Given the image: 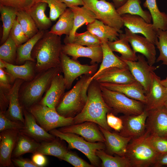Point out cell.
Masks as SVG:
<instances>
[{
  "instance_id": "6da1fadb",
  "label": "cell",
  "mask_w": 167,
  "mask_h": 167,
  "mask_svg": "<svg viewBox=\"0 0 167 167\" xmlns=\"http://www.w3.org/2000/svg\"><path fill=\"white\" fill-rule=\"evenodd\" d=\"M87 96V100L83 109L73 118L74 124L91 121L110 131L111 128L107 123L106 115L111 112V110L103 99L99 83L94 79L89 86Z\"/></svg>"
},
{
  "instance_id": "7a4b0ae2",
  "label": "cell",
  "mask_w": 167,
  "mask_h": 167,
  "mask_svg": "<svg viewBox=\"0 0 167 167\" xmlns=\"http://www.w3.org/2000/svg\"><path fill=\"white\" fill-rule=\"evenodd\" d=\"M62 45L61 36L45 31L31 53L32 57L35 61L36 73L60 67Z\"/></svg>"
},
{
  "instance_id": "3957f363",
  "label": "cell",
  "mask_w": 167,
  "mask_h": 167,
  "mask_svg": "<svg viewBox=\"0 0 167 167\" xmlns=\"http://www.w3.org/2000/svg\"><path fill=\"white\" fill-rule=\"evenodd\" d=\"M61 72L60 67L51 68L38 73L31 81L23 83L19 92V102L23 109H27L38 103L49 88L53 78Z\"/></svg>"
},
{
  "instance_id": "277c9868",
  "label": "cell",
  "mask_w": 167,
  "mask_h": 167,
  "mask_svg": "<svg viewBox=\"0 0 167 167\" xmlns=\"http://www.w3.org/2000/svg\"><path fill=\"white\" fill-rule=\"evenodd\" d=\"M91 76L85 75L71 89L64 93L56 109L60 115L73 118L81 111L87 100L88 90L92 80Z\"/></svg>"
},
{
  "instance_id": "5b68a950",
  "label": "cell",
  "mask_w": 167,
  "mask_h": 167,
  "mask_svg": "<svg viewBox=\"0 0 167 167\" xmlns=\"http://www.w3.org/2000/svg\"><path fill=\"white\" fill-rule=\"evenodd\" d=\"M146 131L142 136L132 139L128 144L125 156L131 167H148L153 165L158 154L148 142Z\"/></svg>"
},
{
  "instance_id": "8992f818",
  "label": "cell",
  "mask_w": 167,
  "mask_h": 167,
  "mask_svg": "<svg viewBox=\"0 0 167 167\" xmlns=\"http://www.w3.org/2000/svg\"><path fill=\"white\" fill-rule=\"evenodd\" d=\"M100 87L103 99L114 115L122 113L124 115H137L145 110V104L142 102L119 92L109 90L101 85Z\"/></svg>"
},
{
  "instance_id": "52a82bcc",
  "label": "cell",
  "mask_w": 167,
  "mask_h": 167,
  "mask_svg": "<svg viewBox=\"0 0 167 167\" xmlns=\"http://www.w3.org/2000/svg\"><path fill=\"white\" fill-rule=\"evenodd\" d=\"M49 132L62 140L66 142L68 144V149H75L81 152L87 156L94 167L100 166V158L96 155V152L98 150H105V146L104 143L90 142L77 134L63 132L56 128Z\"/></svg>"
},
{
  "instance_id": "ba28073f",
  "label": "cell",
  "mask_w": 167,
  "mask_h": 167,
  "mask_svg": "<svg viewBox=\"0 0 167 167\" xmlns=\"http://www.w3.org/2000/svg\"><path fill=\"white\" fill-rule=\"evenodd\" d=\"M27 110L33 115L37 123L47 132L58 127L74 124L73 118L64 117L56 109L39 103Z\"/></svg>"
},
{
  "instance_id": "9c48e42d",
  "label": "cell",
  "mask_w": 167,
  "mask_h": 167,
  "mask_svg": "<svg viewBox=\"0 0 167 167\" xmlns=\"http://www.w3.org/2000/svg\"><path fill=\"white\" fill-rule=\"evenodd\" d=\"M83 6L92 11L97 19L118 30L124 26L121 15L113 2L106 0H82Z\"/></svg>"
},
{
  "instance_id": "30bf717a",
  "label": "cell",
  "mask_w": 167,
  "mask_h": 167,
  "mask_svg": "<svg viewBox=\"0 0 167 167\" xmlns=\"http://www.w3.org/2000/svg\"><path fill=\"white\" fill-rule=\"evenodd\" d=\"M60 67L64 74L66 88L70 89L75 79L83 74L93 75L97 71L98 64L89 65L81 64L77 60L71 59L62 51L60 55Z\"/></svg>"
},
{
  "instance_id": "8fae6325",
  "label": "cell",
  "mask_w": 167,
  "mask_h": 167,
  "mask_svg": "<svg viewBox=\"0 0 167 167\" xmlns=\"http://www.w3.org/2000/svg\"><path fill=\"white\" fill-rule=\"evenodd\" d=\"M122 60L127 64L135 80L143 86L146 94L149 91L152 75L156 67L150 65L142 54L137 55L136 61Z\"/></svg>"
},
{
  "instance_id": "7c38bea8",
  "label": "cell",
  "mask_w": 167,
  "mask_h": 167,
  "mask_svg": "<svg viewBox=\"0 0 167 167\" xmlns=\"http://www.w3.org/2000/svg\"><path fill=\"white\" fill-rule=\"evenodd\" d=\"M148 116V111L145 109L139 115H124L120 117L122 121L123 127L118 134L132 139L142 136L146 131Z\"/></svg>"
},
{
  "instance_id": "4fadbf2b",
  "label": "cell",
  "mask_w": 167,
  "mask_h": 167,
  "mask_svg": "<svg viewBox=\"0 0 167 167\" xmlns=\"http://www.w3.org/2000/svg\"><path fill=\"white\" fill-rule=\"evenodd\" d=\"M62 51L70 56L72 59L77 60L79 57H86L91 59L90 64L93 65L102 62L103 51L101 45L84 47L73 43H66L62 45Z\"/></svg>"
},
{
  "instance_id": "5bb4252c",
  "label": "cell",
  "mask_w": 167,
  "mask_h": 167,
  "mask_svg": "<svg viewBox=\"0 0 167 167\" xmlns=\"http://www.w3.org/2000/svg\"><path fill=\"white\" fill-rule=\"evenodd\" d=\"M124 26L135 34H141L155 45L158 38L152 24L146 22L139 16L129 14L121 15Z\"/></svg>"
},
{
  "instance_id": "9a60e30c",
  "label": "cell",
  "mask_w": 167,
  "mask_h": 167,
  "mask_svg": "<svg viewBox=\"0 0 167 167\" xmlns=\"http://www.w3.org/2000/svg\"><path fill=\"white\" fill-rule=\"evenodd\" d=\"M146 131L149 134L167 137V108L164 105L148 111Z\"/></svg>"
},
{
  "instance_id": "2e32d148",
  "label": "cell",
  "mask_w": 167,
  "mask_h": 167,
  "mask_svg": "<svg viewBox=\"0 0 167 167\" xmlns=\"http://www.w3.org/2000/svg\"><path fill=\"white\" fill-rule=\"evenodd\" d=\"M125 35L134 52L145 56L148 64L153 66L156 61V51L155 45L145 37L140 36L125 29Z\"/></svg>"
},
{
  "instance_id": "e0dca14e",
  "label": "cell",
  "mask_w": 167,
  "mask_h": 167,
  "mask_svg": "<svg viewBox=\"0 0 167 167\" xmlns=\"http://www.w3.org/2000/svg\"><path fill=\"white\" fill-rule=\"evenodd\" d=\"M63 132H69L79 135L86 141L91 142L104 143L105 137L96 123L91 121L61 127L58 129Z\"/></svg>"
},
{
  "instance_id": "ac0fdd59",
  "label": "cell",
  "mask_w": 167,
  "mask_h": 167,
  "mask_svg": "<svg viewBox=\"0 0 167 167\" xmlns=\"http://www.w3.org/2000/svg\"><path fill=\"white\" fill-rule=\"evenodd\" d=\"M19 131L15 130H4L0 134V167L13 166L12 155L16 146Z\"/></svg>"
},
{
  "instance_id": "d6986e66",
  "label": "cell",
  "mask_w": 167,
  "mask_h": 167,
  "mask_svg": "<svg viewBox=\"0 0 167 167\" xmlns=\"http://www.w3.org/2000/svg\"><path fill=\"white\" fill-rule=\"evenodd\" d=\"M161 80L154 72L149 91L146 94L145 109L147 111L164 105L167 100V89L162 84Z\"/></svg>"
},
{
  "instance_id": "ffe728a7",
  "label": "cell",
  "mask_w": 167,
  "mask_h": 167,
  "mask_svg": "<svg viewBox=\"0 0 167 167\" xmlns=\"http://www.w3.org/2000/svg\"><path fill=\"white\" fill-rule=\"evenodd\" d=\"M23 110L24 118V126L20 132L40 143L51 141L56 138L40 126L33 115L28 110Z\"/></svg>"
},
{
  "instance_id": "44dd1931",
  "label": "cell",
  "mask_w": 167,
  "mask_h": 167,
  "mask_svg": "<svg viewBox=\"0 0 167 167\" xmlns=\"http://www.w3.org/2000/svg\"><path fill=\"white\" fill-rule=\"evenodd\" d=\"M66 89L65 80L61 73L53 78L50 86L39 103L54 109L59 103Z\"/></svg>"
},
{
  "instance_id": "7402d4cb",
  "label": "cell",
  "mask_w": 167,
  "mask_h": 167,
  "mask_svg": "<svg viewBox=\"0 0 167 167\" xmlns=\"http://www.w3.org/2000/svg\"><path fill=\"white\" fill-rule=\"evenodd\" d=\"M93 79L99 83H109L117 84H129L136 81L128 67H113L106 69Z\"/></svg>"
},
{
  "instance_id": "603a6c76",
  "label": "cell",
  "mask_w": 167,
  "mask_h": 167,
  "mask_svg": "<svg viewBox=\"0 0 167 167\" xmlns=\"http://www.w3.org/2000/svg\"><path fill=\"white\" fill-rule=\"evenodd\" d=\"M24 81L21 79H17L7 93L9 100L8 108L4 112L8 118L14 121H19L24 123L23 110L20 105L19 92Z\"/></svg>"
},
{
  "instance_id": "cb8c5ba5",
  "label": "cell",
  "mask_w": 167,
  "mask_h": 167,
  "mask_svg": "<svg viewBox=\"0 0 167 167\" xmlns=\"http://www.w3.org/2000/svg\"><path fill=\"white\" fill-rule=\"evenodd\" d=\"M99 127L105 137L104 143L108 154L125 156L127 145L132 139L111 132L99 126Z\"/></svg>"
},
{
  "instance_id": "d4e9b609",
  "label": "cell",
  "mask_w": 167,
  "mask_h": 167,
  "mask_svg": "<svg viewBox=\"0 0 167 167\" xmlns=\"http://www.w3.org/2000/svg\"><path fill=\"white\" fill-rule=\"evenodd\" d=\"M4 62L5 67L4 69L9 76L11 83H14L18 79L28 82L32 80L36 75L35 62L27 61L20 65Z\"/></svg>"
},
{
  "instance_id": "484cf974",
  "label": "cell",
  "mask_w": 167,
  "mask_h": 167,
  "mask_svg": "<svg viewBox=\"0 0 167 167\" xmlns=\"http://www.w3.org/2000/svg\"><path fill=\"white\" fill-rule=\"evenodd\" d=\"M99 84L109 90L119 92L131 98L140 101L144 104L146 103V99L144 90L142 85L136 81L124 84L109 83Z\"/></svg>"
},
{
  "instance_id": "4316f807",
  "label": "cell",
  "mask_w": 167,
  "mask_h": 167,
  "mask_svg": "<svg viewBox=\"0 0 167 167\" xmlns=\"http://www.w3.org/2000/svg\"><path fill=\"white\" fill-rule=\"evenodd\" d=\"M70 8L74 14L73 27L69 35L66 36L64 40L65 44L73 42L75 34L79 28L84 24H87L97 19L94 13L84 6L81 7L75 6Z\"/></svg>"
},
{
  "instance_id": "83f0119b",
  "label": "cell",
  "mask_w": 167,
  "mask_h": 167,
  "mask_svg": "<svg viewBox=\"0 0 167 167\" xmlns=\"http://www.w3.org/2000/svg\"><path fill=\"white\" fill-rule=\"evenodd\" d=\"M87 29L96 36L101 41H113L118 38L122 31L118 30L96 19L87 24Z\"/></svg>"
},
{
  "instance_id": "f1b7e54d",
  "label": "cell",
  "mask_w": 167,
  "mask_h": 167,
  "mask_svg": "<svg viewBox=\"0 0 167 167\" xmlns=\"http://www.w3.org/2000/svg\"><path fill=\"white\" fill-rule=\"evenodd\" d=\"M101 46L103 51V59L98 70L92 76L93 79L104 70L111 67L121 68L128 67L126 63L119 57L115 55L109 47L106 42L102 41Z\"/></svg>"
},
{
  "instance_id": "f546056e",
  "label": "cell",
  "mask_w": 167,
  "mask_h": 167,
  "mask_svg": "<svg viewBox=\"0 0 167 167\" xmlns=\"http://www.w3.org/2000/svg\"><path fill=\"white\" fill-rule=\"evenodd\" d=\"M107 44L113 52H116L121 54L120 58L122 60L130 61L137 60V55L129 44L125 34L120 33L119 38L113 41H107Z\"/></svg>"
},
{
  "instance_id": "4dcf8cb0",
  "label": "cell",
  "mask_w": 167,
  "mask_h": 167,
  "mask_svg": "<svg viewBox=\"0 0 167 167\" xmlns=\"http://www.w3.org/2000/svg\"><path fill=\"white\" fill-rule=\"evenodd\" d=\"M45 31L39 30L33 36L24 44L17 46L15 63L17 65L23 64L27 61L35 62L31 56L32 51L37 42L42 37Z\"/></svg>"
},
{
  "instance_id": "1f68e13d",
  "label": "cell",
  "mask_w": 167,
  "mask_h": 167,
  "mask_svg": "<svg viewBox=\"0 0 167 167\" xmlns=\"http://www.w3.org/2000/svg\"><path fill=\"white\" fill-rule=\"evenodd\" d=\"M74 20L72 11L70 8H67L49 32L60 36L64 34L68 36L73 29Z\"/></svg>"
},
{
  "instance_id": "d6a6232c",
  "label": "cell",
  "mask_w": 167,
  "mask_h": 167,
  "mask_svg": "<svg viewBox=\"0 0 167 167\" xmlns=\"http://www.w3.org/2000/svg\"><path fill=\"white\" fill-rule=\"evenodd\" d=\"M56 138L51 141L41 143L36 152L45 155L54 156L61 160L64 155L68 151V148L61 141V140Z\"/></svg>"
},
{
  "instance_id": "836d02e7",
  "label": "cell",
  "mask_w": 167,
  "mask_h": 167,
  "mask_svg": "<svg viewBox=\"0 0 167 167\" xmlns=\"http://www.w3.org/2000/svg\"><path fill=\"white\" fill-rule=\"evenodd\" d=\"M48 4L39 2L34 5L28 13L34 21L39 30L46 31L52 25V21L45 13Z\"/></svg>"
},
{
  "instance_id": "e575fe53",
  "label": "cell",
  "mask_w": 167,
  "mask_h": 167,
  "mask_svg": "<svg viewBox=\"0 0 167 167\" xmlns=\"http://www.w3.org/2000/svg\"><path fill=\"white\" fill-rule=\"evenodd\" d=\"M40 143L19 132L16 146L12 155V158L20 156L27 153L33 154L36 153Z\"/></svg>"
},
{
  "instance_id": "d590c367",
  "label": "cell",
  "mask_w": 167,
  "mask_h": 167,
  "mask_svg": "<svg viewBox=\"0 0 167 167\" xmlns=\"http://www.w3.org/2000/svg\"><path fill=\"white\" fill-rule=\"evenodd\" d=\"M143 5L147 8L151 15L154 29L156 31L158 29L167 30V14L160 11L156 0H145Z\"/></svg>"
},
{
  "instance_id": "8d00e7d4",
  "label": "cell",
  "mask_w": 167,
  "mask_h": 167,
  "mask_svg": "<svg viewBox=\"0 0 167 167\" xmlns=\"http://www.w3.org/2000/svg\"><path fill=\"white\" fill-rule=\"evenodd\" d=\"M18 10L10 6L0 5V12L2 22V32L1 43L3 44L8 38L12 27L16 18Z\"/></svg>"
},
{
  "instance_id": "74e56055",
  "label": "cell",
  "mask_w": 167,
  "mask_h": 167,
  "mask_svg": "<svg viewBox=\"0 0 167 167\" xmlns=\"http://www.w3.org/2000/svg\"><path fill=\"white\" fill-rule=\"evenodd\" d=\"M141 3L140 0H127L126 3L117 10L120 15L124 14L138 15L147 23H151L152 19L150 13L148 11L143 10Z\"/></svg>"
},
{
  "instance_id": "f35d334b",
  "label": "cell",
  "mask_w": 167,
  "mask_h": 167,
  "mask_svg": "<svg viewBox=\"0 0 167 167\" xmlns=\"http://www.w3.org/2000/svg\"><path fill=\"white\" fill-rule=\"evenodd\" d=\"M96 154L101 161V167H131L129 160L125 156H113L102 149L96 150Z\"/></svg>"
},
{
  "instance_id": "ab89813d",
  "label": "cell",
  "mask_w": 167,
  "mask_h": 167,
  "mask_svg": "<svg viewBox=\"0 0 167 167\" xmlns=\"http://www.w3.org/2000/svg\"><path fill=\"white\" fill-rule=\"evenodd\" d=\"M16 19L29 39L33 36L39 31L34 21L28 12L24 10H18Z\"/></svg>"
},
{
  "instance_id": "60d3db41",
  "label": "cell",
  "mask_w": 167,
  "mask_h": 167,
  "mask_svg": "<svg viewBox=\"0 0 167 167\" xmlns=\"http://www.w3.org/2000/svg\"><path fill=\"white\" fill-rule=\"evenodd\" d=\"M17 46L9 35L0 47V59L12 64L15 63Z\"/></svg>"
},
{
  "instance_id": "b9f144b4",
  "label": "cell",
  "mask_w": 167,
  "mask_h": 167,
  "mask_svg": "<svg viewBox=\"0 0 167 167\" xmlns=\"http://www.w3.org/2000/svg\"><path fill=\"white\" fill-rule=\"evenodd\" d=\"M158 39L155 43L160 52V54L156 61L162 62V64L167 66V30L158 29L156 31Z\"/></svg>"
},
{
  "instance_id": "7bdbcfd3",
  "label": "cell",
  "mask_w": 167,
  "mask_h": 167,
  "mask_svg": "<svg viewBox=\"0 0 167 167\" xmlns=\"http://www.w3.org/2000/svg\"><path fill=\"white\" fill-rule=\"evenodd\" d=\"M72 43L83 46H94L101 45V42L95 35L87 30L81 33L76 32Z\"/></svg>"
},
{
  "instance_id": "ee69618b",
  "label": "cell",
  "mask_w": 167,
  "mask_h": 167,
  "mask_svg": "<svg viewBox=\"0 0 167 167\" xmlns=\"http://www.w3.org/2000/svg\"><path fill=\"white\" fill-rule=\"evenodd\" d=\"M47 4L49 8V18L52 21H54L59 18L67 7L60 0H40Z\"/></svg>"
},
{
  "instance_id": "f6af8a7d",
  "label": "cell",
  "mask_w": 167,
  "mask_h": 167,
  "mask_svg": "<svg viewBox=\"0 0 167 167\" xmlns=\"http://www.w3.org/2000/svg\"><path fill=\"white\" fill-rule=\"evenodd\" d=\"M148 133V141L155 151L158 154L167 152V137L152 135Z\"/></svg>"
},
{
  "instance_id": "bcb514c9",
  "label": "cell",
  "mask_w": 167,
  "mask_h": 167,
  "mask_svg": "<svg viewBox=\"0 0 167 167\" xmlns=\"http://www.w3.org/2000/svg\"><path fill=\"white\" fill-rule=\"evenodd\" d=\"M9 35L17 46L25 43L29 39L24 32L16 19L14 22Z\"/></svg>"
},
{
  "instance_id": "7dc6e473",
  "label": "cell",
  "mask_w": 167,
  "mask_h": 167,
  "mask_svg": "<svg viewBox=\"0 0 167 167\" xmlns=\"http://www.w3.org/2000/svg\"><path fill=\"white\" fill-rule=\"evenodd\" d=\"M24 126L23 122L8 118L4 112H0V131L9 130H20Z\"/></svg>"
},
{
  "instance_id": "c3c4849f",
  "label": "cell",
  "mask_w": 167,
  "mask_h": 167,
  "mask_svg": "<svg viewBox=\"0 0 167 167\" xmlns=\"http://www.w3.org/2000/svg\"><path fill=\"white\" fill-rule=\"evenodd\" d=\"M61 160L68 162L75 167H94L79 157L75 153L69 151L64 155Z\"/></svg>"
},
{
  "instance_id": "681fc988",
  "label": "cell",
  "mask_w": 167,
  "mask_h": 167,
  "mask_svg": "<svg viewBox=\"0 0 167 167\" xmlns=\"http://www.w3.org/2000/svg\"><path fill=\"white\" fill-rule=\"evenodd\" d=\"M106 120L108 126L115 131L120 132L123 127L122 121L119 117H116L111 112L106 115Z\"/></svg>"
},
{
  "instance_id": "f907efd6",
  "label": "cell",
  "mask_w": 167,
  "mask_h": 167,
  "mask_svg": "<svg viewBox=\"0 0 167 167\" xmlns=\"http://www.w3.org/2000/svg\"><path fill=\"white\" fill-rule=\"evenodd\" d=\"M10 78L4 69L0 68V89L5 92H8L12 86Z\"/></svg>"
},
{
  "instance_id": "816d5d0a",
  "label": "cell",
  "mask_w": 167,
  "mask_h": 167,
  "mask_svg": "<svg viewBox=\"0 0 167 167\" xmlns=\"http://www.w3.org/2000/svg\"><path fill=\"white\" fill-rule=\"evenodd\" d=\"M18 10H24L28 12L40 0H15Z\"/></svg>"
},
{
  "instance_id": "f5cc1de1",
  "label": "cell",
  "mask_w": 167,
  "mask_h": 167,
  "mask_svg": "<svg viewBox=\"0 0 167 167\" xmlns=\"http://www.w3.org/2000/svg\"><path fill=\"white\" fill-rule=\"evenodd\" d=\"M11 160L16 166L19 167H37L32 160L21 156L12 158Z\"/></svg>"
},
{
  "instance_id": "db71d44e",
  "label": "cell",
  "mask_w": 167,
  "mask_h": 167,
  "mask_svg": "<svg viewBox=\"0 0 167 167\" xmlns=\"http://www.w3.org/2000/svg\"><path fill=\"white\" fill-rule=\"evenodd\" d=\"M45 155L39 153L33 154L31 160L37 167H43L46 165L47 161Z\"/></svg>"
},
{
  "instance_id": "11a10c76",
  "label": "cell",
  "mask_w": 167,
  "mask_h": 167,
  "mask_svg": "<svg viewBox=\"0 0 167 167\" xmlns=\"http://www.w3.org/2000/svg\"><path fill=\"white\" fill-rule=\"evenodd\" d=\"M153 166L155 167L167 166V152L159 154Z\"/></svg>"
},
{
  "instance_id": "9f6ffc18",
  "label": "cell",
  "mask_w": 167,
  "mask_h": 167,
  "mask_svg": "<svg viewBox=\"0 0 167 167\" xmlns=\"http://www.w3.org/2000/svg\"><path fill=\"white\" fill-rule=\"evenodd\" d=\"M66 4L67 7L71 8L73 6H83L82 0H60Z\"/></svg>"
},
{
  "instance_id": "6f0895ef",
  "label": "cell",
  "mask_w": 167,
  "mask_h": 167,
  "mask_svg": "<svg viewBox=\"0 0 167 167\" xmlns=\"http://www.w3.org/2000/svg\"><path fill=\"white\" fill-rule=\"evenodd\" d=\"M0 5L11 7L18 10V7L15 0H0Z\"/></svg>"
},
{
  "instance_id": "680465c9",
  "label": "cell",
  "mask_w": 167,
  "mask_h": 167,
  "mask_svg": "<svg viewBox=\"0 0 167 167\" xmlns=\"http://www.w3.org/2000/svg\"><path fill=\"white\" fill-rule=\"evenodd\" d=\"M116 9L123 5L126 2L127 0H112Z\"/></svg>"
},
{
  "instance_id": "91938a15",
  "label": "cell",
  "mask_w": 167,
  "mask_h": 167,
  "mask_svg": "<svg viewBox=\"0 0 167 167\" xmlns=\"http://www.w3.org/2000/svg\"><path fill=\"white\" fill-rule=\"evenodd\" d=\"M162 84L167 89V77L165 79L161 80Z\"/></svg>"
},
{
  "instance_id": "94428289",
  "label": "cell",
  "mask_w": 167,
  "mask_h": 167,
  "mask_svg": "<svg viewBox=\"0 0 167 167\" xmlns=\"http://www.w3.org/2000/svg\"><path fill=\"white\" fill-rule=\"evenodd\" d=\"M5 64L4 61L0 59V68L5 69Z\"/></svg>"
},
{
  "instance_id": "6125c7cd",
  "label": "cell",
  "mask_w": 167,
  "mask_h": 167,
  "mask_svg": "<svg viewBox=\"0 0 167 167\" xmlns=\"http://www.w3.org/2000/svg\"><path fill=\"white\" fill-rule=\"evenodd\" d=\"M164 105L166 107V108H167V100L166 101H165V103L164 104Z\"/></svg>"
}]
</instances>
